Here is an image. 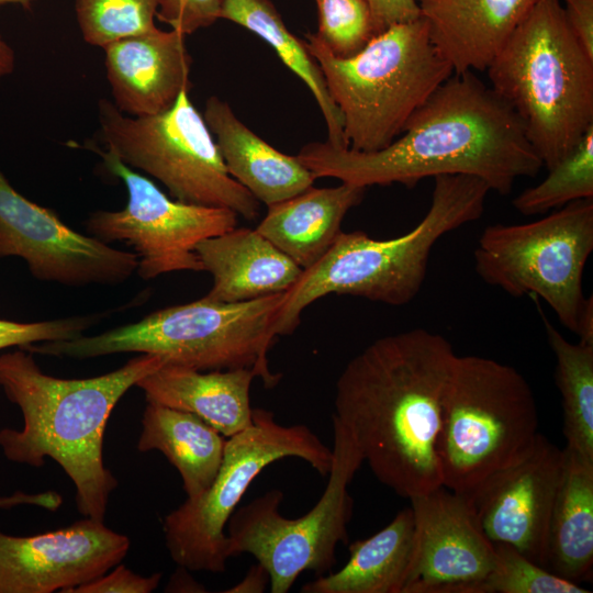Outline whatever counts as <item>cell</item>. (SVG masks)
<instances>
[{
  "label": "cell",
  "instance_id": "6da1fadb",
  "mask_svg": "<svg viewBox=\"0 0 593 593\" xmlns=\"http://www.w3.org/2000/svg\"><path fill=\"white\" fill-rule=\"evenodd\" d=\"M296 157L315 179L413 187L427 177L469 175L501 195L542 168L515 111L472 70L454 72L439 85L383 149L366 153L315 142Z\"/></svg>",
  "mask_w": 593,
  "mask_h": 593
},
{
  "label": "cell",
  "instance_id": "7a4b0ae2",
  "mask_svg": "<svg viewBox=\"0 0 593 593\" xmlns=\"http://www.w3.org/2000/svg\"><path fill=\"white\" fill-rule=\"evenodd\" d=\"M456 356L443 335L413 328L369 344L336 381L333 415L374 477L401 496L443 485L437 439Z\"/></svg>",
  "mask_w": 593,
  "mask_h": 593
},
{
  "label": "cell",
  "instance_id": "3957f363",
  "mask_svg": "<svg viewBox=\"0 0 593 593\" xmlns=\"http://www.w3.org/2000/svg\"><path fill=\"white\" fill-rule=\"evenodd\" d=\"M165 363L143 354L102 376L60 379L44 373L25 349L0 355V387L23 416L21 429H0L4 457L35 468L52 458L71 479L79 513L103 521L119 484L103 462L107 422L123 394Z\"/></svg>",
  "mask_w": 593,
  "mask_h": 593
},
{
  "label": "cell",
  "instance_id": "277c9868",
  "mask_svg": "<svg viewBox=\"0 0 593 593\" xmlns=\"http://www.w3.org/2000/svg\"><path fill=\"white\" fill-rule=\"evenodd\" d=\"M490 191L483 180L473 176H436L430 206L410 232L374 239L361 231H342L325 255L303 269L293 287L284 292L275 322L276 336L292 334L302 311L329 293L394 306L410 303L422 289L437 240L479 220Z\"/></svg>",
  "mask_w": 593,
  "mask_h": 593
},
{
  "label": "cell",
  "instance_id": "5b68a950",
  "mask_svg": "<svg viewBox=\"0 0 593 593\" xmlns=\"http://www.w3.org/2000/svg\"><path fill=\"white\" fill-rule=\"evenodd\" d=\"M485 70L547 170L593 126V57L572 33L560 0H540Z\"/></svg>",
  "mask_w": 593,
  "mask_h": 593
},
{
  "label": "cell",
  "instance_id": "8992f818",
  "mask_svg": "<svg viewBox=\"0 0 593 593\" xmlns=\"http://www.w3.org/2000/svg\"><path fill=\"white\" fill-rule=\"evenodd\" d=\"M283 299L284 292L234 303L202 298L99 335L34 344L26 350L75 359L141 353L200 371L251 368L271 388L280 376L270 371L267 354Z\"/></svg>",
  "mask_w": 593,
  "mask_h": 593
},
{
  "label": "cell",
  "instance_id": "52a82bcc",
  "mask_svg": "<svg viewBox=\"0 0 593 593\" xmlns=\"http://www.w3.org/2000/svg\"><path fill=\"white\" fill-rule=\"evenodd\" d=\"M305 44L343 115L348 148L357 152L389 146L411 115L454 74L422 16L389 26L348 58L334 56L315 34H306Z\"/></svg>",
  "mask_w": 593,
  "mask_h": 593
},
{
  "label": "cell",
  "instance_id": "ba28073f",
  "mask_svg": "<svg viewBox=\"0 0 593 593\" xmlns=\"http://www.w3.org/2000/svg\"><path fill=\"white\" fill-rule=\"evenodd\" d=\"M538 435L535 396L519 371L492 358L456 356L437 439L445 488L469 495L527 454Z\"/></svg>",
  "mask_w": 593,
  "mask_h": 593
},
{
  "label": "cell",
  "instance_id": "9c48e42d",
  "mask_svg": "<svg viewBox=\"0 0 593 593\" xmlns=\"http://www.w3.org/2000/svg\"><path fill=\"white\" fill-rule=\"evenodd\" d=\"M98 111L107 152L159 180L175 200L230 209L249 221L258 216L259 201L228 174L188 90L155 115L130 116L107 99Z\"/></svg>",
  "mask_w": 593,
  "mask_h": 593
},
{
  "label": "cell",
  "instance_id": "30bf717a",
  "mask_svg": "<svg viewBox=\"0 0 593 593\" xmlns=\"http://www.w3.org/2000/svg\"><path fill=\"white\" fill-rule=\"evenodd\" d=\"M284 458H300L325 477L333 450L306 425L283 426L271 411L253 409L251 424L226 438L212 484L165 517V542L172 560L189 571L224 572L228 518L255 478Z\"/></svg>",
  "mask_w": 593,
  "mask_h": 593
},
{
  "label": "cell",
  "instance_id": "8fae6325",
  "mask_svg": "<svg viewBox=\"0 0 593 593\" xmlns=\"http://www.w3.org/2000/svg\"><path fill=\"white\" fill-rule=\"evenodd\" d=\"M333 462L326 488L305 515L287 518L280 513L283 494L270 490L236 508L227 521V556L250 553L269 574L271 593H287L304 571L317 575L336 562L338 542L347 544L353 514L348 485L363 462L353 436L333 415Z\"/></svg>",
  "mask_w": 593,
  "mask_h": 593
},
{
  "label": "cell",
  "instance_id": "7c38bea8",
  "mask_svg": "<svg viewBox=\"0 0 593 593\" xmlns=\"http://www.w3.org/2000/svg\"><path fill=\"white\" fill-rule=\"evenodd\" d=\"M592 250L593 199H581L529 223L485 227L473 253L474 270L514 298L542 299L575 334L586 301L583 270Z\"/></svg>",
  "mask_w": 593,
  "mask_h": 593
},
{
  "label": "cell",
  "instance_id": "4fadbf2b",
  "mask_svg": "<svg viewBox=\"0 0 593 593\" xmlns=\"http://www.w3.org/2000/svg\"><path fill=\"white\" fill-rule=\"evenodd\" d=\"M90 148L123 181L128 200L120 211L91 213L86 221L88 233L107 244L122 242L132 247L138 259L136 272L144 280L174 271H203L197 244L236 227L237 214L172 200L114 155Z\"/></svg>",
  "mask_w": 593,
  "mask_h": 593
},
{
  "label": "cell",
  "instance_id": "5bb4252c",
  "mask_svg": "<svg viewBox=\"0 0 593 593\" xmlns=\"http://www.w3.org/2000/svg\"><path fill=\"white\" fill-rule=\"evenodd\" d=\"M8 256L24 259L37 280L69 287L122 283L138 262L134 253L74 231L20 194L0 171V257Z\"/></svg>",
  "mask_w": 593,
  "mask_h": 593
},
{
  "label": "cell",
  "instance_id": "9a60e30c",
  "mask_svg": "<svg viewBox=\"0 0 593 593\" xmlns=\"http://www.w3.org/2000/svg\"><path fill=\"white\" fill-rule=\"evenodd\" d=\"M409 500L414 545L401 593H484L494 547L468 499L441 485Z\"/></svg>",
  "mask_w": 593,
  "mask_h": 593
},
{
  "label": "cell",
  "instance_id": "2e32d148",
  "mask_svg": "<svg viewBox=\"0 0 593 593\" xmlns=\"http://www.w3.org/2000/svg\"><path fill=\"white\" fill-rule=\"evenodd\" d=\"M563 468V448L539 434L533 447L465 495L492 544H508L546 568L549 518Z\"/></svg>",
  "mask_w": 593,
  "mask_h": 593
},
{
  "label": "cell",
  "instance_id": "e0dca14e",
  "mask_svg": "<svg viewBox=\"0 0 593 593\" xmlns=\"http://www.w3.org/2000/svg\"><path fill=\"white\" fill-rule=\"evenodd\" d=\"M130 539L85 517L33 536L0 532V593H68L118 566Z\"/></svg>",
  "mask_w": 593,
  "mask_h": 593
},
{
  "label": "cell",
  "instance_id": "ac0fdd59",
  "mask_svg": "<svg viewBox=\"0 0 593 593\" xmlns=\"http://www.w3.org/2000/svg\"><path fill=\"white\" fill-rule=\"evenodd\" d=\"M184 34L157 26L107 45L105 69L114 105L130 116L169 110L190 89L192 58Z\"/></svg>",
  "mask_w": 593,
  "mask_h": 593
},
{
  "label": "cell",
  "instance_id": "d6986e66",
  "mask_svg": "<svg viewBox=\"0 0 593 593\" xmlns=\"http://www.w3.org/2000/svg\"><path fill=\"white\" fill-rule=\"evenodd\" d=\"M540 0H416L454 72L483 71Z\"/></svg>",
  "mask_w": 593,
  "mask_h": 593
},
{
  "label": "cell",
  "instance_id": "ffe728a7",
  "mask_svg": "<svg viewBox=\"0 0 593 593\" xmlns=\"http://www.w3.org/2000/svg\"><path fill=\"white\" fill-rule=\"evenodd\" d=\"M203 270L213 277L203 296L243 302L288 291L303 272L290 257L256 230L234 227L195 246Z\"/></svg>",
  "mask_w": 593,
  "mask_h": 593
},
{
  "label": "cell",
  "instance_id": "44dd1931",
  "mask_svg": "<svg viewBox=\"0 0 593 593\" xmlns=\"http://www.w3.org/2000/svg\"><path fill=\"white\" fill-rule=\"evenodd\" d=\"M203 118L216 138L228 174L267 206L313 186V174L296 156L283 154L265 142L219 97L206 100Z\"/></svg>",
  "mask_w": 593,
  "mask_h": 593
},
{
  "label": "cell",
  "instance_id": "7402d4cb",
  "mask_svg": "<svg viewBox=\"0 0 593 593\" xmlns=\"http://www.w3.org/2000/svg\"><path fill=\"white\" fill-rule=\"evenodd\" d=\"M251 368L200 371L165 363L135 384L147 402L198 415L225 438L251 424Z\"/></svg>",
  "mask_w": 593,
  "mask_h": 593
},
{
  "label": "cell",
  "instance_id": "603a6c76",
  "mask_svg": "<svg viewBox=\"0 0 593 593\" xmlns=\"http://www.w3.org/2000/svg\"><path fill=\"white\" fill-rule=\"evenodd\" d=\"M366 189L346 182L331 188L310 187L269 205L255 230L299 267L307 269L333 245L345 215L361 202Z\"/></svg>",
  "mask_w": 593,
  "mask_h": 593
},
{
  "label": "cell",
  "instance_id": "cb8c5ba5",
  "mask_svg": "<svg viewBox=\"0 0 593 593\" xmlns=\"http://www.w3.org/2000/svg\"><path fill=\"white\" fill-rule=\"evenodd\" d=\"M593 460L563 448V468L547 533L546 569L571 582L591 580Z\"/></svg>",
  "mask_w": 593,
  "mask_h": 593
},
{
  "label": "cell",
  "instance_id": "d4e9b609",
  "mask_svg": "<svg viewBox=\"0 0 593 593\" xmlns=\"http://www.w3.org/2000/svg\"><path fill=\"white\" fill-rule=\"evenodd\" d=\"M226 439L198 415L147 402L137 449L158 450L178 470L188 499L203 493L220 469Z\"/></svg>",
  "mask_w": 593,
  "mask_h": 593
},
{
  "label": "cell",
  "instance_id": "484cf974",
  "mask_svg": "<svg viewBox=\"0 0 593 593\" xmlns=\"http://www.w3.org/2000/svg\"><path fill=\"white\" fill-rule=\"evenodd\" d=\"M414 545L411 507L401 510L384 528L349 545V559L338 571L317 575L302 593H401Z\"/></svg>",
  "mask_w": 593,
  "mask_h": 593
},
{
  "label": "cell",
  "instance_id": "4316f807",
  "mask_svg": "<svg viewBox=\"0 0 593 593\" xmlns=\"http://www.w3.org/2000/svg\"><path fill=\"white\" fill-rule=\"evenodd\" d=\"M220 19L239 24L266 41L282 63L309 87L324 116L328 139L335 148H348L343 115L333 101L323 72L305 41L294 36L270 0H223Z\"/></svg>",
  "mask_w": 593,
  "mask_h": 593
},
{
  "label": "cell",
  "instance_id": "83f0119b",
  "mask_svg": "<svg viewBox=\"0 0 593 593\" xmlns=\"http://www.w3.org/2000/svg\"><path fill=\"white\" fill-rule=\"evenodd\" d=\"M539 313L557 361L566 448L593 460V344L569 342L540 309Z\"/></svg>",
  "mask_w": 593,
  "mask_h": 593
},
{
  "label": "cell",
  "instance_id": "f1b7e54d",
  "mask_svg": "<svg viewBox=\"0 0 593 593\" xmlns=\"http://www.w3.org/2000/svg\"><path fill=\"white\" fill-rule=\"evenodd\" d=\"M581 199H593V126L542 181L515 197L513 206L524 215H539Z\"/></svg>",
  "mask_w": 593,
  "mask_h": 593
},
{
  "label": "cell",
  "instance_id": "f546056e",
  "mask_svg": "<svg viewBox=\"0 0 593 593\" xmlns=\"http://www.w3.org/2000/svg\"><path fill=\"white\" fill-rule=\"evenodd\" d=\"M75 9L83 40L102 48L156 27V0H75Z\"/></svg>",
  "mask_w": 593,
  "mask_h": 593
},
{
  "label": "cell",
  "instance_id": "4dcf8cb0",
  "mask_svg": "<svg viewBox=\"0 0 593 593\" xmlns=\"http://www.w3.org/2000/svg\"><path fill=\"white\" fill-rule=\"evenodd\" d=\"M494 560L484 593H590L532 561L508 544H493Z\"/></svg>",
  "mask_w": 593,
  "mask_h": 593
},
{
  "label": "cell",
  "instance_id": "1f68e13d",
  "mask_svg": "<svg viewBox=\"0 0 593 593\" xmlns=\"http://www.w3.org/2000/svg\"><path fill=\"white\" fill-rule=\"evenodd\" d=\"M318 30L315 36L336 57L359 53L376 35L368 0H315Z\"/></svg>",
  "mask_w": 593,
  "mask_h": 593
},
{
  "label": "cell",
  "instance_id": "d6a6232c",
  "mask_svg": "<svg viewBox=\"0 0 593 593\" xmlns=\"http://www.w3.org/2000/svg\"><path fill=\"white\" fill-rule=\"evenodd\" d=\"M94 323L93 316H77L53 321L21 323L0 318V350L16 346L71 339Z\"/></svg>",
  "mask_w": 593,
  "mask_h": 593
},
{
  "label": "cell",
  "instance_id": "836d02e7",
  "mask_svg": "<svg viewBox=\"0 0 593 593\" xmlns=\"http://www.w3.org/2000/svg\"><path fill=\"white\" fill-rule=\"evenodd\" d=\"M159 21L184 35L220 19L223 0H156Z\"/></svg>",
  "mask_w": 593,
  "mask_h": 593
},
{
  "label": "cell",
  "instance_id": "e575fe53",
  "mask_svg": "<svg viewBox=\"0 0 593 593\" xmlns=\"http://www.w3.org/2000/svg\"><path fill=\"white\" fill-rule=\"evenodd\" d=\"M161 573L149 577L134 573L123 564L110 573L107 572L91 581L69 590L70 593H150L158 586ZM68 592V593H69Z\"/></svg>",
  "mask_w": 593,
  "mask_h": 593
},
{
  "label": "cell",
  "instance_id": "d590c367",
  "mask_svg": "<svg viewBox=\"0 0 593 593\" xmlns=\"http://www.w3.org/2000/svg\"><path fill=\"white\" fill-rule=\"evenodd\" d=\"M376 35L389 26L421 18L416 0H368Z\"/></svg>",
  "mask_w": 593,
  "mask_h": 593
},
{
  "label": "cell",
  "instance_id": "8d00e7d4",
  "mask_svg": "<svg viewBox=\"0 0 593 593\" xmlns=\"http://www.w3.org/2000/svg\"><path fill=\"white\" fill-rule=\"evenodd\" d=\"M562 9L572 33L593 57V0H563Z\"/></svg>",
  "mask_w": 593,
  "mask_h": 593
},
{
  "label": "cell",
  "instance_id": "74e56055",
  "mask_svg": "<svg viewBox=\"0 0 593 593\" xmlns=\"http://www.w3.org/2000/svg\"><path fill=\"white\" fill-rule=\"evenodd\" d=\"M63 497L55 491L29 494L18 491L9 496H0V510H9L18 505H35L48 511H57Z\"/></svg>",
  "mask_w": 593,
  "mask_h": 593
},
{
  "label": "cell",
  "instance_id": "f35d334b",
  "mask_svg": "<svg viewBox=\"0 0 593 593\" xmlns=\"http://www.w3.org/2000/svg\"><path fill=\"white\" fill-rule=\"evenodd\" d=\"M269 583L267 570L259 563L254 564L246 575L233 588L225 590L227 593H261Z\"/></svg>",
  "mask_w": 593,
  "mask_h": 593
},
{
  "label": "cell",
  "instance_id": "ab89813d",
  "mask_svg": "<svg viewBox=\"0 0 593 593\" xmlns=\"http://www.w3.org/2000/svg\"><path fill=\"white\" fill-rule=\"evenodd\" d=\"M575 335L580 342L593 344V298H586L585 304L579 318Z\"/></svg>",
  "mask_w": 593,
  "mask_h": 593
},
{
  "label": "cell",
  "instance_id": "60d3db41",
  "mask_svg": "<svg viewBox=\"0 0 593 593\" xmlns=\"http://www.w3.org/2000/svg\"><path fill=\"white\" fill-rule=\"evenodd\" d=\"M15 67L13 48L0 35V78L10 75Z\"/></svg>",
  "mask_w": 593,
  "mask_h": 593
},
{
  "label": "cell",
  "instance_id": "b9f144b4",
  "mask_svg": "<svg viewBox=\"0 0 593 593\" xmlns=\"http://www.w3.org/2000/svg\"><path fill=\"white\" fill-rule=\"evenodd\" d=\"M33 1L34 0H0V7L5 5V4H10V3H15V4H20L23 8L30 10Z\"/></svg>",
  "mask_w": 593,
  "mask_h": 593
}]
</instances>
